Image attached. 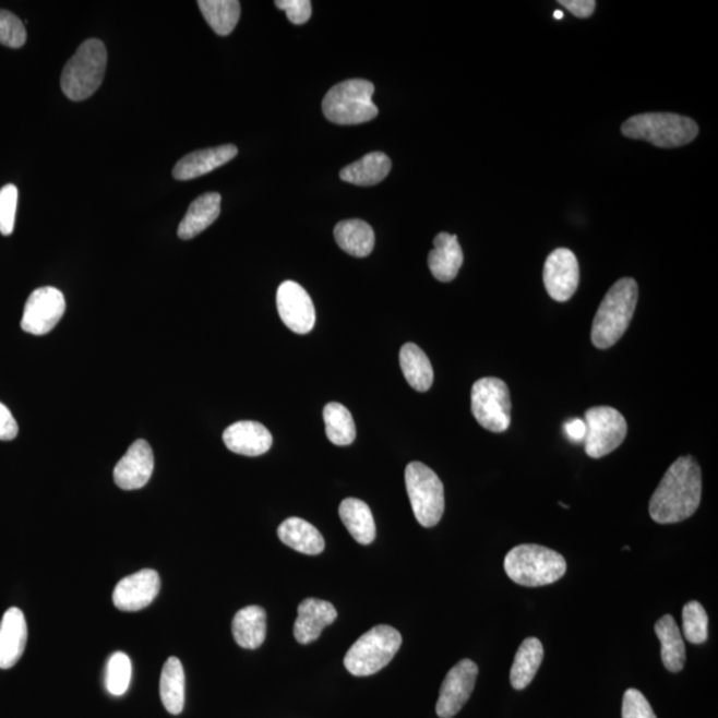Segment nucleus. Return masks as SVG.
Listing matches in <instances>:
<instances>
[{"label":"nucleus","mask_w":718,"mask_h":718,"mask_svg":"<svg viewBox=\"0 0 718 718\" xmlns=\"http://www.w3.org/2000/svg\"><path fill=\"white\" fill-rule=\"evenodd\" d=\"M198 4L217 35H229L240 21L241 4L237 0H200Z\"/></svg>","instance_id":"2f4dec72"},{"label":"nucleus","mask_w":718,"mask_h":718,"mask_svg":"<svg viewBox=\"0 0 718 718\" xmlns=\"http://www.w3.org/2000/svg\"><path fill=\"white\" fill-rule=\"evenodd\" d=\"M27 623L20 608L5 611L0 622V669H10L21 660L27 644Z\"/></svg>","instance_id":"6ab92c4d"},{"label":"nucleus","mask_w":718,"mask_h":718,"mask_svg":"<svg viewBox=\"0 0 718 718\" xmlns=\"http://www.w3.org/2000/svg\"><path fill=\"white\" fill-rule=\"evenodd\" d=\"M277 309L285 326L297 334H308L315 324L312 298L300 284L285 282L277 290Z\"/></svg>","instance_id":"4468645a"},{"label":"nucleus","mask_w":718,"mask_h":718,"mask_svg":"<svg viewBox=\"0 0 718 718\" xmlns=\"http://www.w3.org/2000/svg\"><path fill=\"white\" fill-rule=\"evenodd\" d=\"M340 520L359 545L368 546L375 539V522L367 503L356 498L345 499L339 506Z\"/></svg>","instance_id":"c85d7f7f"},{"label":"nucleus","mask_w":718,"mask_h":718,"mask_svg":"<svg viewBox=\"0 0 718 718\" xmlns=\"http://www.w3.org/2000/svg\"><path fill=\"white\" fill-rule=\"evenodd\" d=\"M478 672L476 662L465 659L447 673L436 703L438 716L452 718L459 714L476 687Z\"/></svg>","instance_id":"f8f14e48"},{"label":"nucleus","mask_w":718,"mask_h":718,"mask_svg":"<svg viewBox=\"0 0 718 718\" xmlns=\"http://www.w3.org/2000/svg\"><path fill=\"white\" fill-rule=\"evenodd\" d=\"M17 423L14 416L3 404H0V441H12L17 436Z\"/></svg>","instance_id":"ea45409f"},{"label":"nucleus","mask_w":718,"mask_h":718,"mask_svg":"<svg viewBox=\"0 0 718 718\" xmlns=\"http://www.w3.org/2000/svg\"><path fill=\"white\" fill-rule=\"evenodd\" d=\"M132 679V662L124 653L109 657L106 671L107 691L113 696H123L130 687Z\"/></svg>","instance_id":"72a5a7b5"},{"label":"nucleus","mask_w":718,"mask_h":718,"mask_svg":"<svg viewBox=\"0 0 718 718\" xmlns=\"http://www.w3.org/2000/svg\"><path fill=\"white\" fill-rule=\"evenodd\" d=\"M392 170V160L382 152H371L340 170V180L359 187L380 184Z\"/></svg>","instance_id":"b1692460"},{"label":"nucleus","mask_w":718,"mask_h":718,"mask_svg":"<svg viewBox=\"0 0 718 718\" xmlns=\"http://www.w3.org/2000/svg\"><path fill=\"white\" fill-rule=\"evenodd\" d=\"M225 446L235 454L260 456L270 452L273 436L264 424L254 421H240L224 431Z\"/></svg>","instance_id":"f3484780"},{"label":"nucleus","mask_w":718,"mask_h":718,"mask_svg":"<svg viewBox=\"0 0 718 718\" xmlns=\"http://www.w3.org/2000/svg\"><path fill=\"white\" fill-rule=\"evenodd\" d=\"M107 69V48L99 39H88L67 62L60 85L72 101H83L99 89Z\"/></svg>","instance_id":"39448f33"},{"label":"nucleus","mask_w":718,"mask_h":718,"mask_svg":"<svg viewBox=\"0 0 718 718\" xmlns=\"http://www.w3.org/2000/svg\"><path fill=\"white\" fill-rule=\"evenodd\" d=\"M553 16H555L558 21L563 20V12L557 10L555 12H553Z\"/></svg>","instance_id":"37998d69"},{"label":"nucleus","mask_w":718,"mask_h":718,"mask_svg":"<svg viewBox=\"0 0 718 718\" xmlns=\"http://www.w3.org/2000/svg\"><path fill=\"white\" fill-rule=\"evenodd\" d=\"M405 482L419 525L426 528L436 526L444 513L442 480L421 462H411L406 467Z\"/></svg>","instance_id":"6e6552de"},{"label":"nucleus","mask_w":718,"mask_h":718,"mask_svg":"<svg viewBox=\"0 0 718 718\" xmlns=\"http://www.w3.org/2000/svg\"><path fill=\"white\" fill-rule=\"evenodd\" d=\"M703 494L702 470L695 458L681 456L668 468L655 494L649 514L660 525H673L696 513Z\"/></svg>","instance_id":"f257e3e1"},{"label":"nucleus","mask_w":718,"mask_h":718,"mask_svg":"<svg viewBox=\"0 0 718 718\" xmlns=\"http://www.w3.org/2000/svg\"><path fill=\"white\" fill-rule=\"evenodd\" d=\"M559 4L564 5V9L581 17V20H587L596 9L595 0H559Z\"/></svg>","instance_id":"a19ab883"},{"label":"nucleus","mask_w":718,"mask_h":718,"mask_svg":"<svg viewBox=\"0 0 718 718\" xmlns=\"http://www.w3.org/2000/svg\"><path fill=\"white\" fill-rule=\"evenodd\" d=\"M655 632L661 643L662 665L669 672L683 671L685 666V644L681 632L671 614H666L655 625Z\"/></svg>","instance_id":"bb28decb"},{"label":"nucleus","mask_w":718,"mask_h":718,"mask_svg":"<svg viewBox=\"0 0 718 718\" xmlns=\"http://www.w3.org/2000/svg\"><path fill=\"white\" fill-rule=\"evenodd\" d=\"M155 468L154 453L148 442L139 440L115 467L113 479L121 490L143 489L149 482Z\"/></svg>","instance_id":"dca6fc26"},{"label":"nucleus","mask_w":718,"mask_h":718,"mask_svg":"<svg viewBox=\"0 0 718 718\" xmlns=\"http://www.w3.org/2000/svg\"><path fill=\"white\" fill-rule=\"evenodd\" d=\"M160 591V576L154 570H142L124 577L113 591V605L120 611L136 612L147 608Z\"/></svg>","instance_id":"2eb2a0df"},{"label":"nucleus","mask_w":718,"mask_h":718,"mask_svg":"<svg viewBox=\"0 0 718 718\" xmlns=\"http://www.w3.org/2000/svg\"><path fill=\"white\" fill-rule=\"evenodd\" d=\"M402 645L399 632L391 625H376L352 644L344 665L358 678L371 677L391 665Z\"/></svg>","instance_id":"0eeeda50"},{"label":"nucleus","mask_w":718,"mask_h":718,"mask_svg":"<svg viewBox=\"0 0 718 718\" xmlns=\"http://www.w3.org/2000/svg\"><path fill=\"white\" fill-rule=\"evenodd\" d=\"M579 263L570 249L559 248L546 260L543 282L547 294L558 302L569 301L579 286Z\"/></svg>","instance_id":"ddd939ff"},{"label":"nucleus","mask_w":718,"mask_h":718,"mask_svg":"<svg viewBox=\"0 0 718 718\" xmlns=\"http://www.w3.org/2000/svg\"><path fill=\"white\" fill-rule=\"evenodd\" d=\"M222 213V196L211 192L201 194L193 201L182 218L178 235L181 240H191L215 223Z\"/></svg>","instance_id":"4be33fe9"},{"label":"nucleus","mask_w":718,"mask_h":718,"mask_svg":"<svg viewBox=\"0 0 718 718\" xmlns=\"http://www.w3.org/2000/svg\"><path fill=\"white\" fill-rule=\"evenodd\" d=\"M587 426L584 448L591 458L599 459L622 446L629 424L623 414L608 406L591 407L584 416Z\"/></svg>","instance_id":"9d476101"},{"label":"nucleus","mask_w":718,"mask_h":718,"mask_svg":"<svg viewBox=\"0 0 718 718\" xmlns=\"http://www.w3.org/2000/svg\"><path fill=\"white\" fill-rule=\"evenodd\" d=\"M334 237H336L338 247L355 258H367L373 252L375 235L367 222H340L334 229Z\"/></svg>","instance_id":"c756f323"},{"label":"nucleus","mask_w":718,"mask_h":718,"mask_svg":"<svg viewBox=\"0 0 718 718\" xmlns=\"http://www.w3.org/2000/svg\"><path fill=\"white\" fill-rule=\"evenodd\" d=\"M625 137L644 140L659 148H679L690 144L698 135L695 120L671 112L636 115L622 125Z\"/></svg>","instance_id":"20e7f679"},{"label":"nucleus","mask_w":718,"mask_h":718,"mask_svg":"<svg viewBox=\"0 0 718 718\" xmlns=\"http://www.w3.org/2000/svg\"><path fill=\"white\" fill-rule=\"evenodd\" d=\"M708 614L698 601H690L683 610V631L687 642L704 644L708 641Z\"/></svg>","instance_id":"f704fd0d"},{"label":"nucleus","mask_w":718,"mask_h":718,"mask_svg":"<svg viewBox=\"0 0 718 718\" xmlns=\"http://www.w3.org/2000/svg\"><path fill=\"white\" fill-rule=\"evenodd\" d=\"M510 391L506 382L486 376L474 383L471 410L477 422L492 433H504L511 424Z\"/></svg>","instance_id":"1a4fd4ad"},{"label":"nucleus","mask_w":718,"mask_h":718,"mask_svg":"<svg viewBox=\"0 0 718 718\" xmlns=\"http://www.w3.org/2000/svg\"><path fill=\"white\" fill-rule=\"evenodd\" d=\"M464 264V252L458 237L442 232L434 239V249L429 254V267L433 276L441 283H450L458 276Z\"/></svg>","instance_id":"412c9836"},{"label":"nucleus","mask_w":718,"mask_h":718,"mask_svg":"<svg viewBox=\"0 0 718 718\" xmlns=\"http://www.w3.org/2000/svg\"><path fill=\"white\" fill-rule=\"evenodd\" d=\"M374 85L363 79H350L328 91L322 109L327 120L339 125L367 123L379 115L373 103Z\"/></svg>","instance_id":"423d86ee"},{"label":"nucleus","mask_w":718,"mask_h":718,"mask_svg":"<svg viewBox=\"0 0 718 718\" xmlns=\"http://www.w3.org/2000/svg\"><path fill=\"white\" fill-rule=\"evenodd\" d=\"M638 300V286L634 278H622L607 291L596 312L593 324V344L599 349H610L624 336Z\"/></svg>","instance_id":"f03ea898"},{"label":"nucleus","mask_w":718,"mask_h":718,"mask_svg":"<svg viewBox=\"0 0 718 718\" xmlns=\"http://www.w3.org/2000/svg\"><path fill=\"white\" fill-rule=\"evenodd\" d=\"M277 534L285 546L306 555H320L325 549V540L319 529L301 518L286 519L279 525Z\"/></svg>","instance_id":"5701e85b"},{"label":"nucleus","mask_w":718,"mask_h":718,"mask_svg":"<svg viewBox=\"0 0 718 718\" xmlns=\"http://www.w3.org/2000/svg\"><path fill=\"white\" fill-rule=\"evenodd\" d=\"M160 697L170 715H180L186 705V673L178 657H169L163 667Z\"/></svg>","instance_id":"7c9ffc66"},{"label":"nucleus","mask_w":718,"mask_h":718,"mask_svg":"<svg viewBox=\"0 0 718 718\" xmlns=\"http://www.w3.org/2000/svg\"><path fill=\"white\" fill-rule=\"evenodd\" d=\"M564 431L565 435H567L572 442H584V440H586L587 426L582 419L576 418L564 424Z\"/></svg>","instance_id":"79ce46f5"},{"label":"nucleus","mask_w":718,"mask_h":718,"mask_svg":"<svg viewBox=\"0 0 718 718\" xmlns=\"http://www.w3.org/2000/svg\"><path fill=\"white\" fill-rule=\"evenodd\" d=\"M234 637L241 648L258 649L266 637V612L259 606H248L236 613Z\"/></svg>","instance_id":"a878e982"},{"label":"nucleus","mask_w":718,"mask_h":718,"mask_svg":"<svg viewBox=\"0 0 718 718\" xmlns=\"http://www.w3.org/2000/svg\"><path fill=\"white\" fill-rule=\"evenodd\" d=\"M511 581L523 587L549 586L562 579L567 562L559 552L538 545H520L504 558Z\"/></svg>","instance_id":"7ed1b4c3"},{"label":"nucleus","mask_w":718,"mask_h":718,"mask_svg":"<svg viewBox=\"0 0 718 718\" xmlns=\"http://www.w3.org/2000/svg\"><path fill=\"white\" fill-rule=\"evenodd\" d=\"M338 613L332 602L320 599H307L298 606L295 623V637L300 644H310L321 636L325 626L336 622Z\"/></svg>","instance_id":"a211bd4d"},{"label":"nucleus","mask_w":718,"mask_h":718,"mask_svg":"<svg viewBox=\"0 0 718 718\" xmlns=\"http://www.w3.org/2000/svg\"><path fill=\"white\" fill-rule=\"evenodd\" d=\"M545 648L537 637H528L522 643L511 667L510 681L514 690L523 691L532 683L543 662Z\"/></svg>","instance_id":"393cba45"},{"label":"nucleus","mask_w":718,"mask_h":718,"mask_svg":"<svg viewBox=\"0 0 718 718\" xmlns=\"http://www.w3.org/2000/svg\"><path fill=\"white\" fill-rule=\"evenodd\" d=\"M276 5L284 10L294 24H303L312 16V2L309 0H277Z\"/></svg>","instance_id":"58836bf2"},{"label":"nucleus","mask_w":718,"mask_h":718,"mask_svg":"<svg viewBox=\"0 0 718 718\" xmlns=\"http://www.w3.org/2000/svg\"><path fill=\"white\" fill-rule=\"evenodd\" d=\"M326 436L336 446H349L357 436L355 419L344 405L338 402L327 404L324 409Z\"/></svg>","instance_id":"473e14b6"},{"label":"nucleus","mask_w":718,"mask_h":718,"mask_svg":"<svg viewBox=\"0 0 718 718\" xmlns=\"http://www.w3.org/2000/svg\"><path fill=\"white\" fill-rule=\"evenodd\" d=\"M399 362L409 385L419 393L428 392L434 382V370L426 352L416 344L400 348Z\"/></svg>","instance_id":"cd10ccee"},{"label":"nucleus","mask_w":718,"mask_h":718,"mask_svg":"<svg viewBox=\"0 0 718 718\" xmlns=\"http://www.w3.org/2000/svg\"><path fill=\"white\" fill-rule=\"evenodd\" d=\"M64 312L65 300L62 291L52 286H45L34 290L28 297L21 326L28 334L45 336L58 325Z\"/></svg>","instance_id":"9b49d317"},{"label":"nucleus","mask_w":718,"mask_h":718,"mask_svg":"<svg viewBox=\"0 0 718 718\" xmlns=\"http://www.w3.org/2000/svg\"><path fill=\"white\" fill-rule=\"evenodd\" d=\"M239 149L232 144L220 145V147L194 151L182 157L173 168L176 180L187 181L200 178L212 170L220 168L224 164L235 159Z\"/></svg>","instance_id":"aec40b11"},{"label":"nucleus","mask_w":718,"mask_h":718,"mask_svg":"<svg viewBox=\"0 0 718 718\" xmlns=\"http://www.w3.org/2000/svg\"><path fill=\"white\" fill-rule=\"evenodd\" d=\"M623 718H657L653 707L641 691L629 690L623 698Z\"/></svg>","instance_id":"4c0bfd02"},{"label":"nucleus","mask_w":718,"mask_h":718,"mask_svg":"<svg viewBox=\"0 0 718 718\" xmlns=\"http://www.w3.org/2000/svg\"><path fill=\"white\" fill-rule=\"evenodd\" d=\"M17 206V188L9 184L0 190V234L10 236L14 232Z\"/></svg>","instance_id":"e433bc0d"},{"label":"nucleus","mask_w":718,"mask_h":718,"mask_svg":"<svg viewBox=\"0 0 718 718\" xmlns=\"http://www.w3.org/2000/svg\"><path fill=\"white\" fill-rule=\"evenodd\" d=\"M27 40L26 27L10 11L0 10V43L10 48H21Z\"/></svg>","instance_id":"c9c22d12"}]
</instances>
